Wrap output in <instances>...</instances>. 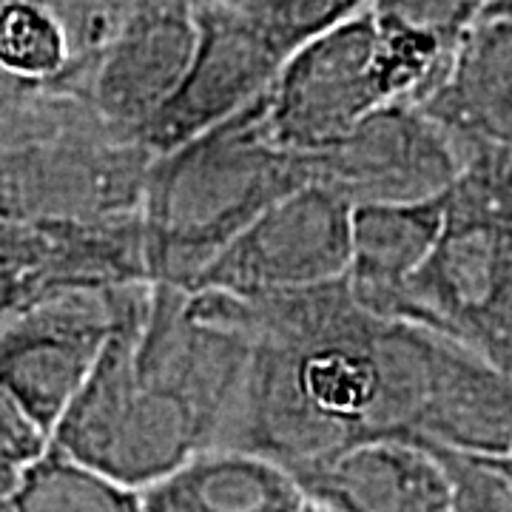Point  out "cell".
<instances>
[{
    "label": "cell",
    "instance_id": "obj_1",
    "mask_svg": "<svg viewBox=\"0 0 512 512\" xmlns=\"http://www.w3.org/2000/svg\"><path fill=\"white\" fill-rule=\"evenodd\" d=\"M228 299L254 353L217 447L288 470L379 439L510 450V373L444 333L367 311L348 276Z\"/></svg>",
    "mask_w": 512,
    "mask_h": 512
},
{
    "label": "cell",
    "instance_id": "obj_2",
    "mask_svg": "<svg viewBox=\"0 0 512 512\" xmlns=\"http://www.w3.org/2000/svg\"><path fill=\"white\" fill-rule=\"evenodd\" d=\"M308 185L271 137L265 94L148 168L140 220L151 282L191 291L202 271L276 200Z\"/></svg>",
    "mask_w": 512,
    "mask_h": 512
},
{
    "label": "cell",
    "instance_id": "obj_3",
    "mask_svg": "<svg viewBox=\"0 0 512 512\" xmlns=\"http://www.w3.org/2000/svg\"><path fill=\"white\" fill-rule=\"evenodd\" d=\"M382 316L444 333L512 376V146H470L439 242Z\"/></svg>",
    "mask_w": 512,
    "mask_h": 512
},
{
    "label": "cell",
    "instance_id": "obj_4",
    "mask_svg": "<svg viewBox=\"0 0 512 512\" xmlns=\"http://www.w3.org/2000/svg\"><path fill=\"white\" fill-rule=\"evenodd\" d=\"M453 52L439 37L382 23L367 3L276 74L265 92L268 131L293 154L330 146L384 103H419L450 69Z\"/></svg>",
    "mask_w": 512,
    "mask_h": 512
},
{
    "label": "cell",
    "instance_id": "obj_5",
    "mask_svg": "<svg viewBox=\"0 0 512 512\" xmlns=\"http://www.w3.org/2000/svg\"><path fill=\"white\" fill-rule=\"evenodd\" d=\"M148 296L151 282L131 291L97 365L52 433L57 450L137 490L211 447L200 421L134 367Z\"/></svg>",
    "mask_w": 512,
    "mask_h": 512
},
{
    "label": "cell",
    "instance_id": "obj_6",
    "mask_svg": "<svg viewBox=\"0 0 512 512\" xmlns=\"http://www.w3.org/2000/svg\"><path fill=\"white\" fill-rule=\"evenodd\" d=\"M461 140L413 100H393L362 117L345 137L299 154L305 180L356 205H399L444 197L467 163Z\"/></svg>",
    "mask_w": 512,
    "mask_h": 512
},
{
    "label": "cell",
    "instance_id": "obj_7",
    "mask_svg": "<svg viewBox=\"0 0 512 512\" xmlns=\"http://www.w3.org/2000/svg\"><path fill=\"white\" fill-rule=\"evenodd\" d=\"M197 23V52L183 86L143 131L154 154L183 146L254 103L293 57L251 0L208 3L197 9Z\"/></svg>",
    "mask_w": 512,
    "mask_h": 512
},
{
    "label": "cell",
    "instance_id": "obj_8",
    "mask_svg": "<svg viewBox=\"0 0 512 512\" xmlns=\"http://www.w3.org/2000/svg\"><path fill=\"white\" fill-rule=\"evenodd\" d=\"M350 208L322 185H302L262 211L197 279L228 293L296 291L336 282L350 268Z\"/></svg>",
    "mask_w": 512,
    "mask_h": 512
},
{
    "label": "cell",
    "instance_id": "obj_9",
    "mask_svg": "<svg viewBox=\"0 0 512 512\" xmlns=\"http://www.w3.org/2000/svg\"><path fill=\"white\" fill-rule=\"evenodd\" d=\"M197 37L191 6H151L123 18L97 74V103L111 126L143 140L148 123L180 92Z\"/></svg>",
    "mask_w": 512,
    "mask_h": 512
},
{
    "label": "cell",
    "instance_id": "obj_10",
    "mask_svg": "<svg viewBox=\"0 0 512 512\" xmlns=\"http://www.w3.org/2000/svg\"><path fill=\"white\" fill-rule=\"evenodd\" d=\"M328 512H444L453 490L441 464L416 441L379 439L291 470Z\"/></svg>",
    "mask_w": 512,
    "mask_h": 512
},
{
    "label": "cell",
    "instance_id": "obj_11",
    "mask_svg": "<svg viewBox=\"0 0 512 512\" xmlns=\"http://www.w3.org/2000/svg\"><path fill=\"white\" fill-rule=\"evenodd\" d=\"M120 311L114 316L57 313L43 319L37 330L12 336L0 350V387L12 393L49 436L97 365Z\"/></svg>",
    "mask_w": 512,
    "mask_h": 512
},
{
    "label": "cell",
    "instance_id": "obj_12",
    "mask_svg": "<svg viewBox=\"0 0 512 512\" xmlns=\"http://www.w3.org/2000/svg\"><path fill=\"white\" fill-rule=\"evenodd\" d=\"M419 106L461 140L512 146V15L478 18Z\"/></svg>",
    "mask_w": 512,
    "mask_h": 512
},
{
    "label": "cell",
    "instance_id": "obj_13",
    "mask_svg": "<svg viewBox=\"0 0 512 512\" xmlns=\"http://www.w3.org/2000/svg\"><path fill=\"white\" fill-rule=\"evenodd\" d=\"M140 495L146 512H299L308 504L288 467L237 447H205Z\"/></svg>",
    "mask_w": 512,
    "mask_h": 512
},
{
    "label": "cell",
    "instance_id": "obj_14",
    "mask_svg": "<svg viewBox=\"0 0 512 512\" xmlns=\"http://www.w3.org/2000/svg\"><path fill=\"white\" fill-rule=\"evenodd\" d=\"M444 228V197L399 205H356L350 214V291L382 316L430 256Z\"/></svg>",
    "mask_w": 512,
    "mask_h": 512
},
{
    "label": "cell",
    "instance_id": "obj_15",
    "mask_svg": "<svg viewBox=\"0 0 512 512\" xmlns=\"http://www.w3.org/2000/svg\"><path fill=\"white\" fill-rule=\"evenodd\" d=\"M9 512H146V507L137 487L52 447L9 495Z\"/></svg>",
    "mask_w": 512,
    "mask_h": 512
},
{
    "label": "cell",
    "instance_id": "obj_16",
    "mask_svg": "<svg viewBox=\"0 0 512 512\" xmlns=\"http://www.w3.org/2000/svg\"><path fill=\"white\" fill-rule=\"evenodd\" d=\"M69 57V37L40 0H0V66L23 77H52Z\"/></svg>",
    "mask_w": 512,
    "mask_h": 512
},
{
    "label": "cell",
    "instance_id": "obj_17",
    "mask_svg": "<svg viewBox=\"0 0 512 512\" xmlns=\"http://www.w3.org/2000/svg\"><path fill=\"white\" fill-rule=\"evenodd\" d=\"M447 473L453 512H512V487L490 456L453 450L436 441H416Z\"/></svg>",
    "mask_w": 512,
    "mask_h": 512
},
{
    "label": "cell",
    "instance_id": "obj_18",
    "mask_svg": "<svg viewBox=\"0 0 512 512\" xmlns=\"http://www.w3.org/2000/svg\"><path fill=\"white\" fill-rule=\"evenodd\" d=\"M490 3L493 0H370V9L382 23L424 32L458 46V40Z\"/></svg>",
    "mask_w": 512,
    "mask_h": 512
},
{
    "label": "cell",
    "instance_id": "obj_19",
    "mask_svg": "<svg viewBox=\"0 0 512 512\" xmlns=\"http://www.w3.org/2000/svg\"><path fill=\"white\" fill-rule=\"evenodd\" d=\"M123 3V18L140 12V9H151V6H191V9H202L208 3H217V0H120Z\"/></svg>",
    "mask_w": 512,
    "mask_h": 512
},
{
    "label": "cell",
    "instance_id": "obj_20",
    "mask_svg": "<svg viewBox=\"0 0 512 512\" xmlns=\"http://www.w3.org/2000/svg\"><path fill=\"white\" fill-rule=\"evenodd\" d=\"M498 15H512V0H493V3L481 12V18H498Z\"/></svg>",
    "mask_w": 512,
    "mask_h": 512
},
{
    "label": "cell",
    "instance_id": "obj_21",
    "mask_svg": "<svg viewBox=\"0 0 512 512\" xmlns=\"http://www.w3.org/2000/svg\"><path fill=\"white\" fill-rule=\"evenodd\" d=\"M495 461V467L504 473V478L510 481V487H512V444H510V450L507 453H501V456H490Z\"/></svg>",
    "mask_w": 512,
    "mask_h": 512
},
{
    "label": "cell",
    "instance_id": "obj_22",
    "mask_svg": "<svg viewBox=\"0 0 512 512\" xmlns=\"http://www.w3.org/2000/svg\"><path fill=\"white\" fill-rule=\"evenodd\" d=\"M299 512H328V510H325V507H319L316 501H311V498H308V504H305V507H302Z\"/></svg>",
    "mask_w": 512,
    "mask_h": 512
},
{
    "label": "cell",
    "instance_id": "obj_23",
    "mask_svg": "<svg viewBox=\"0 0 512 512\" xmlns=\"http://www.w3.org/2000/svg\"><path fill=\"white\" fill-rule=\"evenodd\" d=\"M0 512H9V498H0Z\"/></svg>",
    "mask_w": 512,
    "mask_h": 512
},
{
    "label": "cell",
    "instance_id": "obj_24",
    "mask_svg": "<svg viewBox=\"0 0 512 512\" xmlns=\"http://www.w3.org/2000/svg\"><path fill=\"white\" fill-rule=\"evenodd\" d=\"M444 512H453V510H444Z\"/></svg>",
    "mask_w": 512,
    "mask_h": 512
}]
</instances>
